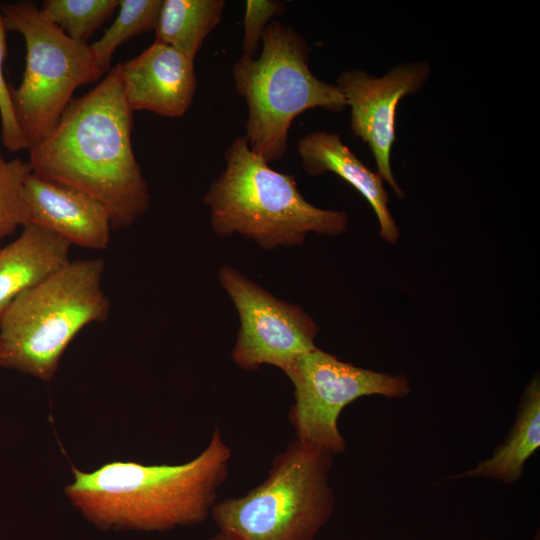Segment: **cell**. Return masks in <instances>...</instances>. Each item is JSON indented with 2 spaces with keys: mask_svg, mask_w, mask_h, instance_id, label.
Wrapping results in <instances>:
<instances>
[{
  "mask_svg": "<svg viewBox=\"0 0 540 540\" xmlns=\"http://www.w3.org/2000/svg\"><path fill=\"white\" fill-rule=\"evenodd\" d=\"M32 172L28 161L6 160L0 154V240L27 224L23 183Z\"/></svg>",
  "mask_w": 540,
  "mask_h": 540,
  "instance_id": "obj_19",
  "label": "cell"
},
{
  "mask_svg": "<svg viewBox=\"0 0 540 540\" xmlns=\"http://www.w3.org/2000/svg\"><path fill=\"white\" fill-rule=\"evenodd\" d=\"M207 540H232V539H230L229 537H227L226 535L218 531L216 534L212 535Z\"/></svg>",
  "mask_w": 540,
  "mask_h": 540,
  "instance_id": "obj_22",
  "label": "cell"
},
{
  "mask_svg": "<svg viewBox=\"0 0 540 540\" xmlns=\"http://www.w3.org/2000/svg\"><path fill=\"white\" fill-rule=\"evenodd\" d=\"M334 456L295 438L275 456L263 482L216 502L210 517L232 540H315L336 508Z\"/></svg>",
  "mask_w": 540,
  "mask_h": 540,
  "instance_id": "obj_6",
  "label": "cell"
},
{
  "mask_svg": "<svg viewBox=\"0 0 540 540\" xmlns=\"http://www.w3.org/2000/svg\"><path fill=\"white\" fill-rule=\"evenodd\" d=\"M6 29L3 22L0 4V119L1 140L10 152L29 150L30 145L22 133L15 118L11 97L10 84L4 76V63L7 55Z\"/></svg>",
  "mask_w": 540,
  "mask_h": 540,
  "instance_id": "obj_20",
  "label": "cell"
},
{
  "mask_svg": "<svg viewBox=\"0 0 540 540\" xmlns=\"http://www.w3.org/2000/svg\"><path fill=\"white\" fill-rule=\"evenodd\" d=\"M118 66L123 95L132 111L174 118L191 106L197 89L194 61L175 48L154 41Z\"/></svg>",
  "mask_w": 540,
  "mask_h": 540,
  "instance_id": "obj_11",
  "label": "cell"
},
{
  "mask_svg": "<svg viewBox=\"0 0 540 540\" xmlns=\"http://www.w3.org/2000/svg\"><path fill=\"white\" fill-rule=\"evenodd\" d=\"M22 195L27 224L46 229L71 246L93 250L109 246L111 219L107 209L93 197L32 172L24 180Z\"/></svg>",
  "mask_w": 540,
  "mask_h": 540,
  "instance_id": "obj_12",
  "label": "cell"
},
{
  "mask_svg": "<svg viewBox=\"0 0 540 540\" xmlns=\"http://www.w3.org/2000/svg\"><path fill=\"white\" fill-rule=\"evenodd\" d=\"M0 367H2V360H1V349H0Z\"/></svg>",
  "mask_w": 540,
  "mask_h": 540,
  "instance_id": "obj_23",
  "label": "cell"
},
{
  "mask_svg": "<svg viewBox=\"0 0 540 540\" xmlns=\"http://www.w3.org/2000/svg\"><path fill=\"white\" fill-rule=\"evenodd\" d=\"M118 7L119 0H45L39 9L46 20L71 39L87 44Z\"/></svg>",
  "mask_w": 540,
  "mask_h": 540,
  "instance_id": "obj_18",
  "label": "cell"
},
{
  "mask_svg": "<svg viewBox=\"0 0 540 540\" xmlns=\"http://www.w3.org/2000/svg\"><path fill=\"white\" fill-rule=\"evenodd\" d=\"M301 166L311 176L331 172L355 188L372 207L380 226V236L395 244L400 233L389 210V196L383 178L369 169L335 132L316 130L297 145Z\"/></svg>",
  "mask_w": 540,
  "mask_h": 540,
  "instance_id": "obj_13",
  "label": "cell"
},
{
  "mask_svg": "<svg viewBox=\"0 0 540 540\" xmlns=\"http://www.w3.org/2000/svg\"><path fill=\"white\" fill-rule=\"evenodd\" d=\"M6 31L20 33L26 64L18 87L10 85L17 123L30 148L45 139L72 101L74 91L93 83L105 72L88 44L71 39L46 20L30 0L1 5Z\"/></svg>",
  "mask_w": 540,
  "mask_h": 540,
  "instance_id": "obj_7",
  "label": "cell"
},
{
  "mask_svg": "<svg viewBox=\"0 0 540 540\" xmlns=\"http://www.w3.org/2000/svg\"><path fill=\"white\" fill-rule=\"evenodd\" d=\"M259 56L241 55L234 63V86L248 108L245 139L268 163L288 148L293 120L303 112L347 108L335 84L318 79L310 70L311 48L291 26L272 20L266 27Z\"/></svg>",
  "mask_w": 540,
  "mask_h": 540,
  "instance_id": "obj_5",
  "label": "cell"
},
{
  "mask_svg": "<svg viewBox=\"0 0 540 540\" xmlns=\"http://www.w3.org/2000/svg\"><path fill=\"white\" fill-rule=\"evenodd\" d=\"M225 5L224 0H163L155 42L169 45L194 61L221 21Z\"/></svg>",
  "mask_w": 540,
  "mask_h": 540,
  "instance_id": "obj_16",
  "label": "cell"
},
{
  "mask_svg": "<svg viewBox=\"0 0 540 540\" xmlns=\"http://www.w3.org/2000/svg\"><path fill=\"white\" fill-rule=\"evenodd\" d=\"M486 540H489V539H486Z\"/></svg>",
  "mask_w": 540,
  "mask_h": 540,
  "instance_id": "obj_24",
  "label": "cell"
},
{
  "mask_svg": "<svg viewBox=\"0 0 540 540\" xmlns=\"http://www.w3.org/2000/svg\"><path fill=\"white\" fill-rule=\"evenodd\" d=\"M163 0H119V12L103 36L89 45L105 73L116 48L132 37L155 29Z\"/></svg>",
  "mask_w": 540,
  "mask_h": 540,
  "instance_id": "obj_17",
  "label": "cell"
},
{
  "mask_svg": "<svg viewBox=\"0 0 540 540\" xmlns=\"http://www.w3.org/2000/svg\"><path fill=\"white\" fill-rule=\"evenodd\" d=\"M203 201L219 236L238 233L266 249L301 244L310 232L341 234L348 225L345 212L309 203L294 176L272 169L244 136L228 146L225 169Z\"/></svg>",
  "mask_w": 540,
  "mask_h": 540,
  "instance_id": "obj_3",
  "label": "cell"
},
{
  "mask_svg": "<svg viewBox=\"0 0 540 540\" xmlns=\"http://www.w3.org/2000/svg\"><path fill=\"white\" fill-rule=\"evenodd\" d=\"M232 299L240 329L232 360L244 370L272 365L285 372L302 354L317 348L319 328L300 307L275 298L230 266L219 273Z\"/></svg>",
  "mask_w": 540,
  "mask_h": 540,
  "instance_id": "obj_9",
  "label": "cell"
},
{
  "mask_svg": "<svg viewBox=\"0 0 540 540\" xmlns=\"http://www.w3.org/2000/svg\"><path fill=\"white\" fill-rule=\"evenodd\" d=\"M104 268L101 258L70 260L23 291L0 321L2 367L51 380L74 337L108 319Z\"/></svg>",
  "mask_w": 540,
  "mask_h": 540,
  "instance_id": "obj_4",
  "label": "cell"
},
{
  "mask_svg": "<svg viewBox=\"0 0 540 540\" xmlns=\"http://www.w3.org/2000/svg\"><path fill=\"white\" fill-rule=\"evenodd\" d=\"M430 73V64L420 60L398 64L382 76L361 69L346 70L336 80L335 85L350 107L353 134L369 146L377 172L398 198H403L404 192L391 168L396 109L403 97L424 87Z\"/></svg>",
  "mask_w": 540,
  "mask_h": 540,
  "instance_id": "obj_10",
  "label": "cell"
},
{
  "mask_svg": "<svg viewBox=\"0 0 540 540\" xmlns=\"http://www.w3.org/2000/svg\"><path fill=\"white\" fill-rule=\"evenodd\" d=\"M285 2L274 0H247L243 18L242 51L244 56L256 57L267 25L281 15Z\"/></svg>",
  "mask_w": 540,
  "mask_h": 540,
  "instance_id": "obj_21",
  "label": "cell"
},
{
  "mask_svg": "<svg viewBox=\"0 0 540 540\" xmlns=\"http://www.w3.org/2000/svg\"><path fill=\"white\" fill-rule=\"evenodd\" d=\"M133 112L117 64L88 93L72 99L53 131L28 150L33 174L99 201L113 230L130 227L150 206L132 148Z\"/></svg>",
  "mask_w": 540,
  "mask_h": 540,
  "instance_id": "obj_1",
  "label": "cell"
},
{
  "mask_svg": "<svg viewBox=\"0 0 540 540\" xmlns=\"http://www.w3.org/2000/svg\"><path fill=\"white\" fill-rule=\"evenodd\" d=\"M0 248V321L11 303L70 261L71 245L41 227L27 224Z\"/></svg>",
  "mask_w": 540,
  "mask_h": 540,
  "instance_id": "obj_14",
  "label": "cell"
},
{
  "mask_svg": "<svg viewBox=\"0 0 540 540\" xmlns=\"http://www.w3.org/2000/svg\"><path fill=\"white\" fill-rule=\"evenodd\" d=\"M540 447V382L534 376L526 386L515 419L492 454L475 467L449 479L488 478L504 484L520 481L529 459Z\"/></svg>",
  "mask_w": 540,
  "mask_h": 540,
  "instance_id": "obj_15",
  "label": "cell"
},
{
  "mask_svg": "<svg viewBox=\"0 0 540 540\" xmlns=\"http://www.w3.org/2000/svg\"><path fill=\"white\" fill-rule=\"evenodd\" d=\"M284 373L294 388L289 421L295 438L334 455L346 450L338 427L345 407L364 396L403 398L411 392L404 374L358 367L318 347L300 355Z\"/></svg>",
  "mask_w": 540,
  "mask_h": 540,
  "instance_id": "obj_8",
  "label": "cell"
},
{
  "mask_svg": "<svg viewBox=\"0 0 540 540\" xmlns=\"http://www.w3.org/2000/svg\"><path fill=\"white\" fill-rule=\"evenodd\" d=\"M232 450L218 427L207 446L182 464L114 461L86 472L73 468L65 494L102 530L166 531L205 522L227 480Z\"/></svg>",
  "mask_w": 540,
  "mask_h": 540,
  "instance_id": "obj_2",
  "label": "cell"
}]
</instances>
